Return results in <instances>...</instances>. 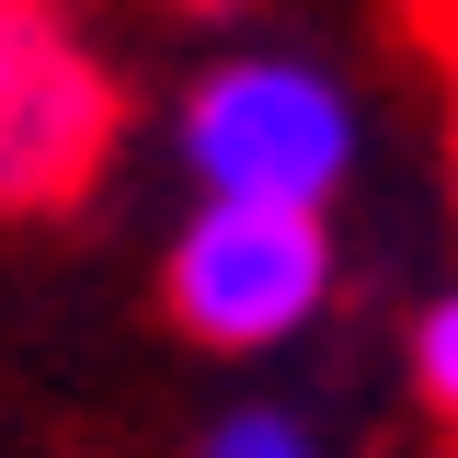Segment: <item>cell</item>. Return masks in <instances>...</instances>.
I'll list each match as a JSON object with an SVG mask.
<instances>
[{"label":"cell","instance_id":"obj_1","mask_svg":"<svg viewBox=\"0 0 458 458\" xmlns=\"http://www.w3.org/2000/svg\"><path fill=\"white\" fill-rule=\"evenodd\" d=\"M172 321L218 355H252V344H286L321 298H333V229L321 207H252V195H207L183 241H172Z\"/></svg>","mask_w":458,"mask_h":458},{"label":"cell","instance_id":"obj_2","mask_svg":"<svg viewBox=\"0 0 458 458\" xmlns=\"http://www.w3.org/2000/svg\"><path fill=\"white\" fill-rule=\"evenodd\" d=\"M183 161L207 195H252V207H321L355 161V114L321 69L286 57H229L183 104Z\"/></svg>","mask_w":458,"mask_h":458},{"label":"cell","instance_id":"obj_3","mask_svg":"<svg viewBox=\"0 0 458 458\" xmlns=\"http://www.w3.org/2000/svg\"><path fill=\"white\" fill-rule=\"evenodd\" d=\"M114 149V81L57 0H0V207H69Z\"/></svg>","mask_w":458,"mask_h":458},{"label":"cell","instance_id":"obj_4","mask_svg":"<svg viewBox=\"0 0 458 458\" xmlns=\"http://www.w3.org/2000/svg\"><path fill=\"white\" fill-rule=\"evenodd\" d=\"M207 458H333V447H310L286 412H229L218 436H207Z\"/></svg>","mask_w":458,"mask_h":458},{"label":"cell","instance_id":"obj_5","mask_svg":"<svg viewBox=\"0 0 458 458\" xmlns=\"http://www.w3.org/2000/svg\"><path fill=\"white\" fill-rule=\"evenodd\" d=\"M412 378H424V401L458 424V298H447V310H424V333H412Z\"/></svg>","mask_w":458,"mask_h":458},{"label":"cell","instance_id":"obj_6","mask_svg":"<svg viewBox=\"0 0 458 458\" xmlns=\"http://www.w3.org/2000/svg\"><path fill=\"white\" fill-rule=\"evenodd\" d=\"M424 35H436V57H447V92H458V0H424Z\"/></svg>","mask_w":458,"mask_h":458}]
</instances>
